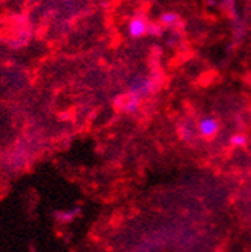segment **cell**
Here are the masks:
<instances>
[{
	"label": "cell",
	"mask_w": 251,
	"mask_h": 252,
	"mask_svg": "<svg viewBox=\"0 0 251 252\" xmlns=\"http://www.w3.org/2000/svg\"><path fill=\"white\" fill-rule=\"evenodd\" d=\"M153 91V82L148 77H134L128 83V95L136 98H143Z\"/></svg>",
	"instance_id": "1"
},
{
	"label": "cell",
	"mask_w": 251,
	"mask_h": 252,
	"mask_svg": "<svg viewBox=\"0 0 251 252\" xmlns=\"http://www.w3.org/2000/svg\"><path fill=\"white\" fill-rule=\"evenodd\" d=\"M148 28H149V25L145 17L134 16L128 22L127 31H128V35L133 37V39H141V37H143L148 32Z\"/></svg>",
	"instance_id": "2"
},
{
	"label": "cell",
	"mask_w": 251,
	"mask_h": 252,
	"mask_svg": "<svg viewBox=\"0 0 251 252\" xmlns=\"http://www.w3.org/2000/svg\"><path fill=\"white\" fill-rule=\"evenodd\" d=\"M197 132L204 138H213L219 132V123L215 117H202L197 122Z\"/></svg>",
	"instance_id": "3"
},
{
	"label": "cell",
	"mask_w": 251,
	"mask_h": 252,
	"mask_svg": "<svg viewBox=\"0 0 251 252\" xmlns=\"http://www.w3.org/2000/svg\"><path fill=\"white\" fill-rule=\"evenodd\" d=\"M180 17L178 12H174V11H165V12H162L160 14V25L162 27H168V28H173L176 27V25L179 23Z\"/></svg>",
	"instance_id": "4"
},
{
	"label": "cell",
	"mask_w": 251,
	"mask_h": 252,
	"mask_svg": "<svg viewBox=\"0 0 251 252\" xmlns=\"http://www.w3.org/2000/svg\"><path fill=\"white\" fill-rule=\"evenodd\" d=\"M139 106H141V100L128 95L127 102H125V105H123V109L127 111L128 114H136V112L139 111Z\"/></svg>",
	"instance_id": "5"
},
{
	"label": "cell",
	"mask_w": 251,
	"mask_h": 252,
	"mask_svg": "<svg viewBox=\"0 0 251 252\" xmlns=\"http://www.w3.org/2000/svg\"><path fill=\"white\" fill-rule=\"evenodd\" d=\"M231 143H233L234 146H244V145L247 143V137H245L244 134H234V135L231 137Z\"/></svg>",
	"instance_id": "6"
},
{
	"label": "cell",
	"mask_w": 251,
	"mask_h": 252,
	"mask_svg": "<svg viewBox=\"0 0 251 252\" xmlns=\"http://www.w3.org/2000/svg\"><path fill=\"white\" fill-rule=\"evenodd\" d=\"M77 212H79V209H72V211L62 212V214H60V219H62V220H71L72 217H76V216H77Z\"/></svg>",
	"instance_id": "7"
},
{
	"label": "cell",
	"mask_w": 251,
	"mask_h": 252,
	"mask_svg": "<svg viewBox=\"0 0 251 252\" xmlns=\"http://www.w3.org/2000/svg\"><path fill=\"white\" fill-rule=\"evenodd\" d=\"M148 32H149V34H153V32H154L156 35H159V34H160L162 31L159 30V27H153V25H149V28H148Z\"/></svg>",
	"instance_id": "8"
}]
</instances>
